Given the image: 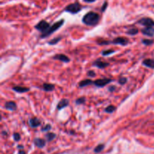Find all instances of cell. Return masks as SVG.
Segmentation results:
<instances>
[{
    "mask_svg": "<svg viewBox=\"0 0 154 154\" xmlns=\"http://www.w3.org/2000/svg\"><path fill=\"white\" fill-rule=\"evenodd\" d=\"M108 2H105L103 4V5H102V8H101V11L102 12L105 11V10H106L107 8H108Z\"/></svg>",
    "mask_w": 154,
    "mask_h": 154,
    "instance_id": "f546056e",
    "label": "cell"
},
{
    "mask_svg": "<svg viewBox=\"0 0 154 154\" xmlns=\"http://www.w3.org/2000/svg\"><path fill=\"white\" fill-rule=\"evenodd\" d=\"M53 59L55 60H60V61L63 62V63H68L70 62V59H69L67 56L63 54H56L55 56L53 57Z\"/></svg>",
    "mask_w": 154,
    "mask_h": 154,
    "instance_id": "9c48e42d",
    "label": "cell"
},
{
    "mask_svg": "<svg viewBox=\"0 0 154 154\" xmlns=\"http://www.w3.org/2000/svg\"><path fill=\"white\" fill-rule=\"evenodd\" d=\"M34 144L38 148H43L46 146V141L43 138H36L34 139Z\"/></svg>",
    "mask_w": 154,
    "mask_h": 154,
    "instance_id": "8fae6325",
    "label": "cell"
},
{
    "mask_svg": "<svg viewBox=\"0 0 154 154\" xmlns=\"http://www.w3.org/2000/svg\"><path fill=\"white\" fill-rule=\"evenodd\" d=\"M112 81V80L109 78H102V79H96L93 81V84L97 87H104Z\"/></svg>",
    "mask_w": 154,
    "mask_h": 154,
    "instance_id": "8992f818",
    "label": "cell"
},
{
    "mask_svg": "<svg viewBox=\"0 0 154 154\" xmlns=\"http://www.w3.org/2000/svg\"><path fill=\"white\" fill-rule=\"evenodd\" d=\"M29 126L32 128H36L38 127L39 126H41V121L37 118V117H32V118L29 119Z\"/></svg>",
    "mask_w": 154,
    "mask_h": 154,
    "instance_id": "9a60e30c",
    "label": "cell"
},
{
    "mask_svg": "<svg viewBox=\"0 0 154 154\" xmlns=\"http://www.w3.org/2000/svg\"><path fill=\"white\" fill-rule=\"evenodd\" d=\"M87 76L90 77V78H93V77L96 76V72H93V71H88L87 72Z\"/></svg>",
    "mask_w": 154,
    "mask_h": 154,
    "instance_id": "4dcf8cb0",
    "label": "cell"
},
{
    "mask_svg": "<svg viewBox=\"0 0 154 154\" xmlns=\"http://www.w3.org/2000/svg\"><path fill=\"white\" fill-rule=\"evenodd\" d=\"M99 20H100V15L94 11L87 12L82 18L83 23L90 26L97 25Z\"/></svg>",
    "mask_w": 154,
    "mask_h": 154,
    "instance_id": "6da1fadb",
    "label": "cell"
},
{
    "mask_svg": "<svg viewBox=\"0 0 154 154\" xmlns=\"http://www.w3.org/2000/svg\"><path fill=\"white\" fill-rule=\"evenodd\" d=\"M69 101L68 100V99H61V100L59 102L58 105H57V110H62L63 109V108H66L67 106H69Z\"/></svg>",
    "mask_w": 154,
    "mask_h": 154,
    "instance_id": "4fadbf2b",
    "label": "cell"
},
{
    "mask_svg": "<svg viewBox=\"0 0 154 154\" xmlns=\"http://www.w3.org/2000/svg\"><path fill=\"white\" fill-rule=\"evenodd\" d=\"M62 38H63L60 37V36H58V37H55L54 38L51 39V41H49L48 44H49L50 45H57V44H58L59 42H60V41L62 40Z\"/></svg>",
    "mask_w": 154,
    "mask_h": 154,
    "instance_id": "ffe728a7",
    "label": "cell"
},
{
    "mask_svg": "<svg viewBox=\"0 0 154 154\" xmlns=\"http://www.w3.org/2000/svg\"><path fill=\"white\" fill-rule=\"evenodd\" d=\"M13 137L15 141H19L20 140V133H18V132H14V133L13 134Z\"/></svg>",
    "mask_w": 154,
    "mask_h": 154,
    "instance_id": "f1b7e54d",
    "label": "cell"
},
{
    "mask_svg": "<svg viewBox=\"0 0 154 154\" xmlns=\"http://www.w3.org/2000/svg\"><path fill=\"white\" fill-rule=\"evenodd\" d=\"M115 89H116L115 86H110V87H108V91H109V92H114V90H115Z\"/></svg>",
    "mask_w": 154,
    "mask_h": 154,
    "instance_id": "1f68e13d",
    "label": "cell"
},
{
    "mask_svg": "<svg viewBox=\"0 0 154 154\" xmlns=\"http://www.w3.org/2000/svg\"><path fill=\"white\" fill-rule=\"evenodd\" d=\"M110 44H114V45H120L122 46H126L129 43V40L126 38L123 37H117L115 39H114L111 42H109Z\"/></svg>",
    "mask_w": 154,
    "mask_h": 154,
    "instance_id": "52a82bcc",
    "label": "cell"
},
{
    "mask_svg": "<svg viewBox=\"0 0 154 154\" xmlns=\"http://www.w3.org/2000/svg\"><path fill=\"white\" fill-rule=\"evenodd\" d=\"M12 90L18 93H24L29 91V87H21V86H15V87H12Z\"/></svg>",
    "mask_w": 154,
    "mask_h": 154,
    "instance_id": "5bb4252c",
    "label": "cell"
},
{
    "mask_svg": "<svg viewBox=\"0 0 154 154\" xmlns=\"http://www.w3.org/2000/svg\"><path fill=\"white\" fill-rule=\"evenodd\" d=\"M18 154H26V153L24 151V150H20L18 151Z\"/></svg>",
    "mask_w": 154,
    "mask_h": 154,
    "instance_id": "836d02e7",
    "label": "cell"
},
{
    "mask_svg": "<svg viewBox=\"0 0 154 154\" xmlns=\"http://www.w3.org/2000/svg\"><path fill=\"white\" fill-rule=\"evenodd\" d=\"M138 24L142 25L145 27H153L154 26V20L152 18L150 17H142L141 19L138 20Z\"/></svg>",
    "mask_w": 154,
    "mask_h": 154,
    "instance_id": "5b68a950",
    "label": "cell"
},
{
    "mask_svg": "<svg viewBox=\"0 0 154 154\" xmlns=\"http://www.w3.org/2000/svg\"><path fill=\"white\" fill-rule=\"evenodd\" d=\"M17 108V104L16 102H14V101H8V102H6L4 105V108L6 110H8V111H16Z\"/></svg>",
    "mask_w": 154,
    "mask_h": 154,
    "instance_id": "ba28073f",
    "label": "cell"
},
{
    "mask_svg": "<svg viewBox=\"0 0 154 154\" xmlns=\"http://www.w3.org/2000/svg\"><path fill=\"white\" fill-rule=\"evenodd\" d=\"M93 66H96L99 69H105L108 66H109V63L105 61H102L100 60H96L93 63Z\"/></svg>",
    "mask_w": 154,
    "mask_h": 154,
    "instance_id": "30bf717a",
    "label": "cell"
},
{
    "mask_svg": "<svg viewBox=\"0 0 154 154\" xmlns=\"http://www.w3.org/2000/svg\"><path fill=\"white\" fill-rule=\"evenodd\" d=\"M51 27V25L48 22H47L45 20H42L39 21L35 26V28L39 32H42V33L45 32L48 29Z\"/></svg>",
    "mask_w": 154,
    "mask_h": 154,
    "instance_id": "277c9868",
    "label": "cell"
},
{
    "mask_svg": "<svg viewBox=\"0 0 154 154\" xmlns=\"http://www.w3.org/2000/svg\"><path fill=\"white\" fill-rule=\"evenodd\" d=\"M116 110V107L114 106V105H108L105 108V112L108 113V114H111V113L114 112Z\"/></svg>",
    "mask_w": 154,
    "mask_h": 154,
    "instance_id": "7402d4cb",
    "label": "cell"
},
{
    "mask_svg": "<svg viewBox=\"0 0 154 154\" xmlns=\"http://www.w3.org/2000/svg\"><path fill=\"white\" fill-rule=\"evenodd\" d=\"M138 29L135 28L129 29H128V31L126 32V34L129 35H135L138 34Z\"/></svg>",
    "mask_w": 154,
    "mask_h": 154,
    "instance_id": "603a6c76",
    "label": "cell"
},
{
    "mask_svg": "<svg viewBox=\"0 0 154 154\" xmlns=\"http://www.w3.org/2000/svg\"><path fill=\"white\" fill-rule=\"evenodd\" d=\"M143 66L150 69H154V60L153 59H146L142 62Z\"/></svg>",
    "mask_w": 154,
    "mask_h": 154,
    "instance_id": "2e32d148",
    "label": "cell"
},
{
    "mask_svg": "<svg viewBox=\"0 0 154 154\" xmlns=\"http://www.w3.org/2000/svg\"><path fill=\"white\" fill-rule=\"evenodd\" d=\"M2 134L3 135H8V133L5 131H2Z\"/></svg>",
    "mask_w": 154,
    "mask_h": 154,
    "instance_id": "d590c367",
    "label": "cell"
},
{
    "mask_svg": "<svg viewBox=\"0 0 154 154\" xmlns=\"http://www.w3.org/2000/svg\"><path fill=\"white\" fill-rule=\"evenodd\" d=\"M42 88L46 92H51L54 90L55 88V86L52 84H48V83H45L42 85Z\"/></svg>",
    "mask_w": 154,
    "mask_h": 154,
    "instance_id": "ac0fdd59",
    "label": "cell"
},
{
    "mask_svg": "<svg viewBox=\"0 0 154 154\" xmlns=\"http://www.w3.org/2000/svg\"><path fill=\"white\" fill-rule=\"evenodd\" d=\"M84 2H87V3H93L94 2H96V0H83Z\"/></svg>",
    "mask_w": 154,
    "mask_h": 154,
    "instance_id": "d6a6232c",
    "label": "cell"
},
{
    "mask_svg": "<svg viewBox=\"0 0 154 154\" xmlns=\"http://www.w3.org/2000/svg\"><path fill=\"white\" fill-rule=\"evenodd\" d=\"M17 148L20 149V150H23L24 147L23 145H18L17 146Z\"/></svg>",
    "mask_w": 154,
    "mask_h": 154,
    "instance_id": "e575fe53",
    "label": "cell"
},
{
    "mask_svg": "<svg viewBox=\"0 0 154 154\" xmlns=\"http://www.w3.org/2000/svg\"><path fill=\"white\" fill-rule=\"evenodd\" d=\"M56 136H57L56 134L53 133V132H48V133L45 135V138H46V140L48 141V142L52 141L53 140L55 139Z\"/></svg>",
    "mask_w": 154,
    "mask_h": 154,
    "instance_id": "d6986e66",
    "label": "cell"
},
{
    "mask_svg": "<svg viewBox=\"0 0 154 154\" xmlns=\"http://www.w3.org/2000/svg\"><path fill=\"white\" fill-rule=\"evenodd\" d=\"M141 33H142L144 35L149 36V37H153L154 35L153 27H145V28L141 29Z\"/></svg>",
    "mask_w": 154,
    "mask_h": 154,
    "instance_id": "7c38bea8",
    "label": "cell"
},
{
    "mask_svg": "<svg viewBox=\"0 0 154 154\" xmlns=\"http://www.w3.org/2000/svg\"><path fill=\"white\" fill-rule=\"evenodd\" d=\"M93 81L90 79H85L81 81V82H79L78 84V86H79L80 88H83V87H87V86L90 85V84H93Z\"/></svg>",
    "mask_w": 154,
    "mask_h": 154,
    "instance_id": "e0dca14e",
    "label": "cell"
},
{
    "mask_svg": "<svg viewBox=\"0 0 154 154\" xmlns=\"http://www.w3.org/2000/svg\"><path fill=\"white\" fill-rule=\"evenodd\" d=\"M64 22H65L64 20L62 19V20H60L57 21V22L54 23L52 26H51V27H50V28L48 29L45 32L42 33V35H41V36H40L41 38H47L48 36L51 35V34H53L54 32H55L56 31H57V30H58L59 29H60V27L63 25V24H64Z\"/></svg>",
    "mask_w": 154,
    "mask_h": 154,
    "instance_id": "7a4b0ae2",
    "label": "cell"
},
{
    "mask_svg": "<svg viewBox=\"0 0 154 154\" xmlns=\"http://www.w3.org/2000/svg\"><path fill=\"white\" fill-rule=\"evenodd\" d=\"M104 148H105V144H99V145H97L94 148V153H101V152L104 150Z\"/></svg>",
    "mask_w": 154,
    "mask_h": 154,
    "instance_id": "44dd1931",
    "label": "cell"
},
{
    "mask_svg": "<svg viewBox=\"0 0 154 154\" xmlns=\"http://www.w3.org/2000/svg\"><path fill=\"white\" fill-rule=\"evenodd\" d=\"M127 81H128L127 78L123 77V78H120V79L118 80V84H120V85H124L125 84H126Z\"/></svg>",
    "mask_w": 154,
    "mask_h": 154,
    "instance_id": "4316f807",
    "label": "cell"
},
{
    "mask_svg": "<svg viewBox=\"0 0 154 154\" xmlns=\"http://www.w3.org/2000/svg\"><path fill=\"white\" fill-rule=\"evenodd\" d=\"M115 52V51L113 49H108V50H105V51H102V56H108V55H111V54H114Z\"/></svg>",
    "mask_w": 154,
    "mask_h": 154,
    "instance_id": "cb8c5ba5",
    "label": "cell"
},
{
    "mask_svg": "<svg viewBox=\"0 0 154 154\" xmlns=\"http://www.w3.org/2000/svg\"><path fill=\"white\" fill-rule=\"evenodd\" d=\"M141 42L145 46H150V45H152L153 44V41L150 40V39H142Z\"/></svg>",
    "mask_w": 154,
    "mask_h": 154,
    "instance_id": "d4e9b609",
    "label": "cell"
},
{
    "mask_svg": "<svg viewBox=\"0 0 154 154\" xmlns=\"http://www.w3.org/2000/svg\"><path fill=\"white\" fill-rule=\"evenodd\" d=\"M51 124H46L44 127L42 128V132H49L51 129Z\"/></svg>",
    "mask_w": 154,
    "mask_h": 154,
    "instance_id": "83f0119b",
    "label": "cell"
},
{
    "mask_svg": "<svg viewBox=\"0 0 154 154\" xmlns=\"http://www.w3.org/2000/svg\"><path fill=\"white\" fill-rule=\"evenodd\" d=\"M82 8L83 6L78 2H76L72 3V4H69V5L66 6L64 9V11L72 14H76L78 12L81 11Z\"/></svg>",
    "mask_w": 154,
    "mask_h": 154,
    "instance_id": "3957f363",
    "label": "cell"
},
{
    "mask_svg": "<svg viewBox=\"0 0 154 154\" xmlns=\"http://www.w3.org/2000/svg\"><path fill=\"white\" fill-rule=\"evenodd\" d=\"M86 102V99L84 97H80L75 100V103L77 105H84Z\"/></svg>",
    "mask_w": 154,
    "mask_h": 154,
    "instance_id": "484cf974",
    "label": "cell"
}]
</instances>
